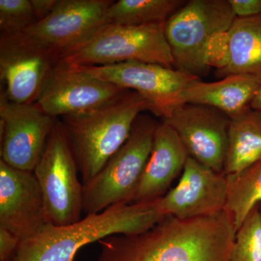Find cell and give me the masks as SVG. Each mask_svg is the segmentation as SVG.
<instances>
[{"instance_id":"18","label":"cell","mask_w":261,"mask_h":261,"mask_svg":"<svg viewBox=\"0 0 261 261\" xmlns=\"http://www.w3.org/2000/svg\"><path fill=\"white\" fill-rule=\"evenodd\" d=\"M226 44L219 76L247 74L261 79V14L235 18L226 34Z\"/></svg>"},{"instance_id":"4","label":"cell","mask_w":261,"mask_h":261,"mask_svg":"<svg viewBox=\"0 0 261 261\" xmlns=\"http://www.w3.org/2000/svg\"><path fill=\"white\" fill-rule=\"evenodd\" d=\"M165 24H105L58 61L78 66L135 61L173 68L174 60L165 34Z\"/></svg>"},{"instance_id":"12","label":"cell","mask_w":261,"mask_h":261,"mask_svg":"<svg viewBox=\"0 0 261 261\" xmlns=\"http://www.w3.org/2000/svg\"><path fill=\"white\" fill-rule=\"evenodd\" d=\"M125 91L78 66L58 61L34 104L48 116L63 118L98 107Z\"/></svg>"},{"instance_id":"11","label":"cell","mask_w":261,"mask_h":261,"mask_svg":"<svg viewBox=\"0 0 261 261\" xmlns=\"http://www.w3.org/2000/svg\"><path fill=\"white\" fill-rule=\"evenodd\" d=\"M109 0H58L50 14L23 32L57 60L106 24Z\"/></svg>"},{"instance_id":"20","label":"cell","mask_w":261,"mask_h":261,"mask_svg":"<svg viewBox=\"0 0 261 261\" xmlns=\"http://www.w3.org/2000/svg\"><path fill=\"white\" fill-rule=\"evenodd\" d=\"M226 177V210L232 216L237 231L252 209L261 202V160Z\"/></svg>"},{"instance_id":"6","label":"cell","mask_w":261,"mask_h":261,"mask_svg":"<svg viewBox=\"0 0 261 261\" xmlns=\"http://www.w3.org/2000/svg\"><path fill=\"white\" fill-rule=\"evenodd\" d=\"M159 124L148 116H138L125 143L101 171L84 185L86 214H97L113 205L133 202Z\"/></svg>"},{"instance_id":"23","label":"cell","mask_w":261,"mask_h":261,"mask_svg":"<svg viewBox=\"0 0 261 261\" xmlns=\"http://www.w3.org/2000/svg\"><path fill=\"white\" fill-rule=\"evenodd\" d=\"M37 21L31 0H0L1 33L23 32Z\"/></svg>"},{"instance_id":"2","label":"cell","mask_w":261,"mask_h":261,"mask_svg":"<svg viewBox=\"0 0 261 261\" xmlns=\"http://www.w3.org/2000/svg\"><path fill=\"white\" fill-rule=\"evenodd\" d=\"M165 216L158 199L113 205L74 224H47L35 236L20 242L13 261H74L75 254L86 245L114 234L144 232Z\"/></svg>"},{"instance_id":"28","label":"cell","mask_w":261,"mask_h":261,"mask_svg":"<svg viewBox=\"0 0 261 261\" xmlns=\"http://www.w3.org/2000/svg\"><path fill=\"white\" fill-rule=\"evenodd\" d=\"M258 206H259V209H260V214H261V202L260 204H259Z\"/></svg>"},{"instance_id":"24","label":"cell","mask_w":261,"mask_h":261,"mask_svg":"<svg viewBox=\"0 0 261 261\" xmlns=\"http://www.w3.org/2000/svg\"><path fill=\"white\" fill-rule=\"evenodd\" d=\"M20 243L15 234L0 227V261H13Z\"/></svg>"},{"instance_id":"26","label":"cell","mask_w":261,"mask_h":261,"mask_svg":"<svg viewBox=\"0 0 261 261\" xmlns=\"http://www.w3.org/2000/svg\"><path fill=\"white\" fill-rule=\"evenodd\" d=\"M58 1V0H31L37 21L43 20L50 14Z\"/></svg>"},{"instance_id":"10","label":"cell","mask_w":261,"mask_h":261,"mask_svg":"<svg viewBox=\"0 0 261 261\" xmlns=\"http://www.w3.org/2000/svg\"><path fill=\"white\" fill-rule=\"evenodd\" d=\"M58 60L23 33L0 36V79L7 98L34 104Z\"/></svg>"},{"instance_id":"5","label":"cell","mask_w":261,"mask_h":261,"mask_svg":"<svg viewBox=\"0 0 261 261\" xmlns=\"http://www.w3.org/2000/svg\"><path fill=\"white\" fill-rule=\"evenodd\" d=\"M236 18L228 0H190L165 24L176 69L200 79L211 67L210 44Z\"/></svg>"},{"instance_id":"15","label":"cell","mask_w":261,"mask_h":261,"mask_svg":"<svg viewBox=\"0 0 261 261\" xmlns=\"http://www.w3.org/2000/svg\"><path fill=\"white\" fill-rule=\"evenodd\" d=\"M49 224L40 185L33 171L10 167L0 161V227L20 242Z\"/></svg>"},{"instance_id":"21","label":"cell","mask_w":261,"mask_h":261,"mask_svg":"<svg viewBox=\"0 0 261 261\" xmlns=\"http://www.w3.org/2000/svg\"><path fill=\"white\" fill-rule=\"evenodd\" d=\"M186 2L183 0H119L108 8L106 24L140 25L166 22Z\"/></svg>"},{"instance_id":"3","label":"cell","mask_w":261,"mask_h":261,"mask_svg":"<svg viewBox=\"0 0 261 261\" xmlns=\"http://www.w3.org/2000/svg\"><path fill=\"white\" fill-rule=\"evenodd\" d=\"M150 111L145 98L135 91L92 109L63 117L82 184L97 174L125 143L141 113Z\"/></svg>"},{"instance_id":"16","label":"cell","mask_w":261,"mask_h":261,"mask_svg":"<svg viewBox=\"0 0 261 261\" xmlns=\"http://www.w3.org/2000/svg\"><path fill=\"white\" fill-rule=\"evenodd\" d=\"M189 156L176 132L166 123H160L132 203L152 202L166 195L173 180L183 171Z\"/></svg>"},{"instance_id":"27","label":"cell","mask_w":261,"mask_h":261,"mask_svg":"<svg viewBox=\"0 0 261 261\" xmlns=\"http://www.w3.org/2000/svg\"><path fill=\"white\" fill-rule=\"evenodd\" d=\"M252 109L261 112V87L257 91L256 94L254 97L250 106Z\"/></svg>"},{"instance_id":"8","label":"cell","mask_w":261,"mask_h":261,"mask_svg":"<svg viewBox=\"0 0 261 261\" xmlns=\"http://www.w3.org/2000/svg\"><path fill=\"white\" fill-rule=\"evenodd\" d=\"M78 67L99 80L138 92L149 102L151 112L163 118L179 106L180 94L187 84L200 79L176 68L142 62Z\"/></svg>"},{"instance_id":"19","label":"cell","mask_w":261,"mask_h":261,"mask_svg":"<svg viewBox=\"0 0 261 261\" xmlns=\"http://www.w3.org/2000/svg\"><path fill=\"white\" fill-rule=\"evenodd\" d=\"M261 160V112L251 108L231 118L224 174L236 173Z\"/></svg>"},{"instance_id":"25","label":"cell","mask_w":261,"mask_h":261,"mask_svg":"<svg viewBox=\"0 0 261 261\" xmlns=\"http://www.w3.org/2000/svg\"><path fill=\"white\" fill-rule=\"evenodd\" d=\"M236 18L261 14V0H228Z\"/></svg>"},{"instance_id":"17","label":"cell","mask_w":261,"mask_h":261,"mask_svg":"<svg viewBox=\"0 0 261 261\" xmlns=\"http://www.w3.org/2000/svg\"><path fill=\"white\" fill-rule=\"evenodd\" d=\"M261 87V79L247 74L230 75L214 82L197 79L187 84L180 94V105H201L216 108L230 119L250 108Z\"/></svg>"},{"instance_id":"7","label":"cell","mask_w":261,"mask_h":261,"mask_svg":"<svg viewBox=\"0 0 261 261\" xmlns=\"http://www.w3.org/2000/svg\"><path fill=\"white\" fill-rule=\"evenodd\" d=\"M78 163L62 122L57 121L34 173L40 185L49 224L65 226L80 221L84 185Z\"/></svg>"},{"instance_id":"9","label":"cell","mask_w":261,"mask_h":261,"mask_svg":"<svg viewBox=\"0 0 261 261\" xmlns=\"http://www.w3.org/2000/svg\"><path fill=\"white\" fill-rule=\"evenodd\" d=\"M57 121L34 103L10 102L1 90L2 161L10 167L34 172Z\"/></svg>"},{"instance_id":"14","label":"cell","mask_w":261,"mask_h":261,"mask_svg":"<svg viewBox=\"0 0 261 261\" xmlns=\"http://www.w3.org/2000/svg\"><path fill=\"white\" fill-rule=\"evenodd\" d=\"M226 175L189 156L178 185L159 199V206L164 216L194 219L226 210Z\"/></svg>"},{"instance_id":"13","label":"cell","mask_w":261,"mask_h":261,"mask_svg":"<svg viewBox=\"0 0 261 261\" xmlns=\"http://www.w3.org/2000/svg\"><path fill=\"white\" fill-rule=\"evenodd\" d=\"M229 117L216 108L179 105L163 123L176 132L189 155L218 173H224L228 149Z\"/></svg>"},{"instance_id":"1","label":"cell","mask_w":261,"mask_h":261,"mask_svg":"<svg viewBox=\"0 0 261 261\" xmlns=\"http://www.w3.org/2000/svg\"><path fill=\"white\" fill-rule=\"evenodd\" d=\"M235 233L226 210L189 219L166 216L144 232L99 240L97 261H231Z\"/></svg>"},{"instance_id":"22","label":"cell","mask_w":261,"mask_h":261,"mask_svg":"<svg viewBox=\"0 0 261 261\" xmlns=\"http://www.w3.org/2000/svg\"><path fill=\"white\" fill-rule=\"evenodd\" d=\"M231 261H261V214L258 205L252 209L235 233Z\"/></svg>"}]
</instances>
